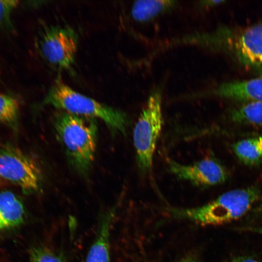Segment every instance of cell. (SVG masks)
Here are the masks:
<instances>
[{
    "instance_id": "cell-1",
    "label": "cell",
    "mask_w": 262,
    "mask_h": 262,
    "mask_svg": "<svg viewBox=\"0 0 262 262\" xmlns=\"http://www.w3.org/2000/svg\"><path fill=\"white\" fill-rule=\"evenodd\" d=\"M54 126L69 163L79 173L87 174L97 148L95 119L62 111L55 116Z\"/></svg>"
},
{
    "instance_id": "cell-2",
    "label": "cell",
    "mask_w": 262,
    "mask_h": 262,
    "mask_svg": "<svg viewBox=\"0 0 262 262\" xmlns=\"http://www.w3.org/2000/svg\"><path fill=\"white\" fill-rule=\"evenodd\" d=\"M260 196L259 191L250 187L227 192L201 206L189 208H170L171 217L202 226L228 223L245 215Z\"/></svg>"
},
{
    "instance_id": "cell-3",
    "label": "cell",
    "mask_w": 262,
    "mask_h": 262,
    "mask_svg": "<svg viewBox=\"0 0 262 262\" xmlns=\"http://www.w3.org/2000/svg\"><path fill=\"white\" fill-rule=\"evenodd\" d=\"M43 102L71 114L99 118L111 130L123 134L129 124L125 113L82 95L60 82L49 89Z\"/></svg>"
},
{
    "instance_id": "cell-4",
    "label": "cell",
    "mask_w": 262,
    "mask_h": 262,
    "mask_svg": "<svg viewBox=\"0 0 262 262\" xmlns=\"http://www.w3.org/2000/svg\"><path fill=\"white\" fill-rule=\"evenodd\" d=\"M212 42L246 67L262 73V22L244 28H225Z\"/></svg>"
},
{
    "instance_id": "cell-5",
    "label": "cell",
    "mask_w": 262,
    "mask_h": 262,
    "mask_svg": "<svg viewBox=\"0 0 262 262\" xmlns=\"http://www.w3.org/2000/svg\"><path fill=\"white\" fill-rule=\"evenodd\" d=\"M163 123L162 97L158 91L151 93L133 131L138 168L145 174L151 171L153 156Z\"/></svg>"
},
{
    "instance_id": "cell-6",
    "label": "cell",
    "mask_w": 262,
    "mask_h": 262,
    "mask_svg": "<svg viewBox=\"0 0 262 262\" xmlns=\"http://www.w3.org/2000/svg\"><path fill=\"white\" fill-rule=\"evenodd\" d=\"M0 178L18 186L27 194L36 193L41 186V172L35 162L10 145L0 147Z\"/></svg>"
},
{
    "instance_id": "cell-7",
    "label": "cell",
    "mask_w": 262,
    "mask_h": 262,
    "mask_svg": "<svg viewBox=\"0 0 262 262\" xmlns=\"http://www.w3.org/2000/svg\"><path fill=\"white\" fill-rule=\"evenodd\" d=\"M37 43L41 56L50 65L65 70L71 68L78 44V34L72 28L59 25L46 27Z\"/></svg>"
},
{
    "instance_id": "cell-8",
    "label": "cell",
    "mask_w": 262,
    "mask_h": 262,
    "mask_svg": "<svg viewBox=\"0 0 262 262\" xmlns=\"http://www.w3.org/2000/svg\"><path fill=\"white\" fill-rule=\"evenodd\" d=\"M169 170L178 179L187 180L199 187L216 185L225 182L228 174L219 161L207 157L192 164H182L173 160L168 162Z\"/></svg>"
},
{
    "instance_id": "cell-9",
    "label": "cell",
    "mask_w": 262,
    "mask_h": 262,
    "mask_svg": "<svg viewBox=\"0 0 262 262\" xmlns=\"http://www.w3.org/2000/svg\"><path fill=\"white\" fill-rule=\"evenodd\" d=\"M214 93L221 97L247 102H262V76L223 83Z\"/></svg>"
},
{
    "instance_id": "cell-10",
    "label": "cell",
    "mask_w": 262,
    "mask_h": 262,
    "mask_svg": "<svg viewBox=\"0 0 262 262\" xmlns=\"http://www.w3.org/2000/svg\"><path fill=\"white\" fill-rule=\"evenodd\" d=\"M25 218V208L18 196L11 191H0V233L17 228Z\"/></svg>"
},
{
    "instance_id": "cell-11",
    "label": "cell",
    "mask_w": 262,
    "mask_h": 262,
    "mask_svg": "<svg viewBox=\"0 0 262 262\" xmlns=\"http://www.w3.org/2000/svg\"><path fill=\"white\" fill-rule=\"evenodd\" d=\"M115 208L103 214L95 241L87 255L86 262H110V234Z\"/></svg>"
},
{
    "instance_id": "cell-12",
    "label": "cell",
    "mask_w": 262,
    "mask_h": 262,
    "mask_svg": "<svg viewBox=\"0 0 262 262\" xmlns=\"http://www.w3.org/2000/svg\"><path fill=\"white\" fill-rule=\"evenodd\" d=\"M175 2L163 0H136L131 7V16L137 21H146L171 8Z\"/></svg>"
},
{
    "instance_id": "cell-13",
    "label": "cell",
    "mask_w": 262,
    "mask_h": 262,
    "mask_svg": "<svg viewBox=\"0 0 262 262\" xmlns=\"http://www.w3.org/2000/svg\"><path fill=\"white\" fill-rule=\"evenodd\" d=\"M232 148L238 158L246 165L262 163V136L238 141Z\"/></svg>"
},
{
    "instance_id": "cell-14",
    "label": "cell",
    "mask_w": 262,
    "mask_h": 262,
    "mask_svg": "<svg viewBox=\"0 0 262 262\" xmlns=\"http://www.w3.org/2000/svg\"><path fill=\"white\" fill-rule=\"evenodd\" d=\"M231 118L240 123L262 126V102H246L232 111Z\"/></svg>"
},
{
    "instance_id": "cell-15",
    "label": "cell",
    "mask_w": 262,
    "mask_h": 262,
    "mask_svg": "<svg viewBox=\"0 0 262 262\" xmlns=\"http://www.w3.org/2000/svg\"><path fill=\"white\" fill-rule=\"evenodd\" d=\"M19 103L14 96L0 93V123L11 124L17 119Z\"/></svg>"
},
{
    "instance_id": "cell-16",
    "label": "cell",
    "mask_w": 262,
    "mask_h": 262,
    "mask_svg": "<svg viewBox=\"0 0 262 262\" xmlns=\"http://www.w3.org/2000/svg\"><path fill=\"white\" fill-rule=\"evenodd\" d=\"M30 259L31 262H65L60 255L43 246L32 248L30 252Z\"/></svg>"
},
{
    "instance_id": "cell-17",
    "label": "cell",
    "mask_w": 262,
    "mask_h": 262,
    "mask_svg": "<svg viewBox=\"0 0 262 262\" xmlns=\"http://www.w3.org/2000/svg\"><path fill=\"white\" fill-rule=\"evenodd\" d=\"M18 4V0H0V26L10 23L11 14Z\"/></svg>"
},
{
    "instance_id": "cell-18",
    "label": "cell",
    "mask_w": 262,
    "mask_h": 262,
    "mask_svg": "<svg viewBox=\"0 0 262 262\" xmlns=\"http://www.w3.org/2000/svg\"><path fill=\"white\" fill-rule=\"evenodd\" d=\"M230 262H259L257 260L248 256H238L232 259Z\"/></svg>"
},
{
    "instance_id": "cell-19",
    "label": "cell",
    "mask_w": 262,
    "mask_h": 262,
    "mask_svg": "<svg viewBox=\"0 0 262 262\" xmlns=\"http://www.w3.org/2000/svg\"><path fill=\"white\" fill-rule=\"evenodd\" d=\"M177 262H201L196 256L189 255L182 258Z\"/></svg>"
},
{
    "instance_id": "cell-20",
    "label": "cell",
    "mask_w": 262,
    "mask_h": 262,
    "mask_svg": "<svg viewBox=\"0 0 262 262\" xmlns=\"http://www.w3.org/2000/svg\"><path fill=\"white\" fill-rule=\"evenodd\" d=\"M224 2V0H205L202 1V4L206 6H213L217 4H219Z\"/></svg>"
},
{
    "instance_id": "cell-21",
    "label": "cell",
    "mask_w": 262,
    "mask_h": 262,
    "mask_svg": "<svg viewBox=\"0 0 262 262\" xmlns=\"http://www.w3.org/2000/svg\"><path fill=\"white\" fill-rule=\"evenodd\" d=\"M247 230L262 234V227L247 228Z\"/></svg>"
},
{
    "instance_id": "cell-22",
    "label": "cell",
    "mask_w": 262,
    "mask_h": 262,
    "mask_svg": "<svg viewBox=\"0 0 262 262\" xmlns=\"http://www.w3.org/2000/svg\"></svg>"
}]
</instances>
